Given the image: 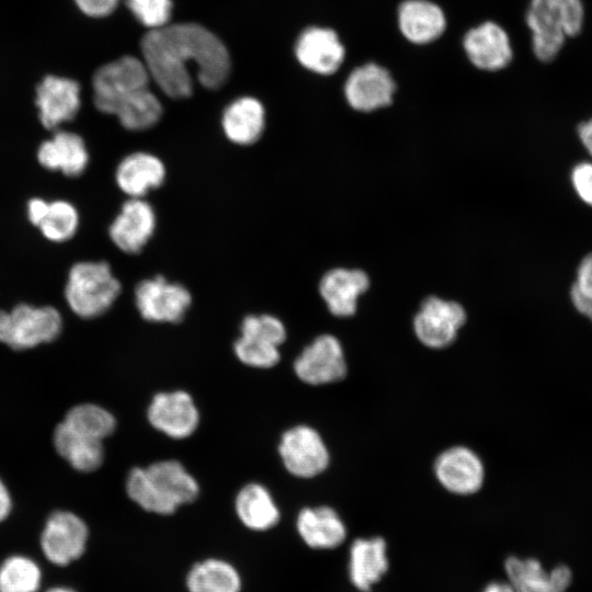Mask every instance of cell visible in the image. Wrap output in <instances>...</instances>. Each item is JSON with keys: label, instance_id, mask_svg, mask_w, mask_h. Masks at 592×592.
I'll return each mask as SVG.
<instances>
[{"label": "cell", "instance_id": "1", "mask_svg": "<svg viewBox=\"0 0 592 592\" xmlns=\"http://www.w3.org/2000/svg\"><path fill=\"white\" fill-rule=\"evenodd\" d=\"M140 48L150 78L172 99L192 94L189 64H195L197 79L207 89L220 88L230 72L227 48L200 24H167L150 30L143 37Z\"/></svg>", "mask_w": 592, "mask_h": 592}, {"label": "cell", "instance_id": "2", "mask_svg": "<svg viewBox=\"0 0 592 592\" xmlns=\"http://www.w3.org/2000/svg\"><path fill=\"white\" fill-rule=\"evenodd\" d=\"M126 492L145 511L170 515L179 506L193 502L200 487L181 463L168 459L132 469L126 480Z\"/></svg>", "mask_w": 592, "mask_h": 592}, {"label": "cell", "instance_id": "3", "mask_svg": "<svg viewBox=\"0 0 592 592\" xmlns=\"http://www.w3.org/2000/svg\"><path fill=\"white\" fill-rule=\"evenodd\" d=\"M584 16L582 0H530L525 23L534 56L543 62L553 61L566 38L580 34Z\"/></svg>", "mask_w": 592, "mask_h": 592}, {"label": "cell", "instance_id": "4", "mask_svg": "<svg viewBox=\"0 0 592 592\" xmlns=\"http://www.w3.org/2000/svg\"><path fill=\"white\" fill-rule=\"evenodd\" d=\"M121 289V283L107 262H77L68 273L65 299L77 316L90 319L107 311Z\"/></svg>", "mask_w": 592, "mask_h": 592}, {"label": "cell", "instance_id": "5", "mask_svg": "<svg viewBox=\"0 0 592 592\" xmlns=\"http://www.w3.org/2000/svg\"><path fill=\"white\" fill-rule=\"evenodd\" d=\"M62 318L52 306L19 304L11 311L0 309V342L13 350H25L54 341Z\"/></svg>", "mask_w": 592, "mask_h": 592}, {"label": "cell", "instance_id": "6", "mask_svg": "<svg viewBox=\"0 0 592 592\" xmlns=\"http://www.w3.org/2000/svg\"><path fill=\"white\" fill-rule=\"evenodd\" d=\"M149 72L145 62L124 56L99 68L92 80L95 107L112 114L128 99L147 89Z\"/></svg>", "mask_w": 592, "mask_h": 592}, {"label": "cell", "instance_id": "7", "mask_svg": "<svg viewBox=\"0 0 592 592\" xmlns=\"http://www.w3.org/2000/svg\"><path fill=\"white\" fill-rule=\"evenodd\" d=\"M396 92L397 82L390 69L374 60L353 67L343 83L348 105L360 113L390 106Z\"/></svg>", "mask_w": 592, "mask_h": 592}, {"label": "cell", "instance_id": "8", "mask_svg": "<svg viewBox=\"0 0 592 592\" xmlns=\"http://www.w3.org/2000/svg\"><path fill=\"white\" fill-rule=\"evenodd\" d=\"M467 61L476 70L498 72L513 60V47L508 31L493 20H485L469 27L462 37Z\"/></svg>", "mask_w": 592, "mask_h": 592}, {"label": "cell", "instance_id": "9", "mask_svg": "<svg viewBox=\"0 0 592 592\" xmlns=\"http://www.w3.org/2000/svg\"><path fill=\"white\" fill-rule=\"evenodd\" d=\"M465 321L466 311L459 303L429 296L413 318V330L425 346L443 349L454 342Z\"/></svg>", "mask_w": 592, "mask_h": 592}, {"label": "cell", "instance_id": "10", "mask_svg": "<svg viewBox=\"0 0 592 592\" xmlns=\"http://www.w3.org/2000/svg\"><path fill=\"white\" fill-rule=\"evenodd\" d=\"M192 303L186 287L155 276L139 282L135 288V304L140 316L152 322H179Z\"/></svg>", "mask_w": 592, "mask_h": 592}, {"label": "cell", "instance_id": "11", "mask_svg": "<svg viewBox=\"0 0 592 592\" xmlns=\"http://www.w3.org/2000/svg\"><path fill=\"white\" fill-rule=\"evenodd\" d=\"M88 538V526L81 517L68 511H56L45 523L41 548L49 562L64 567L84 554Z\"/></svg>", "mask_w": 592, "mask_h": 592}, {"label": "cell", "instance_id": "12", "mask_svg": "<svg viewBox=\"0 0 592 592\" xmlns=\"http://www.w3.org/2000/svg\"><path fill=\"white\" fill-rule=\"evenodd\" d=\"M278 452L287 471L311 478L329 465V452L320 434L308 425H296L283 433Z\"/></svg>", "mask_w": 592, "mask_h": 592}, {"label": "cell", "instance_id": "13", "mask_svg": "<svg viewBox=\"0 0 592 592\" xmlns=\"http://www.w3.org/2000/svg\"><path fill=\"white\" fill-rule=\"evenodd\" d=\"M348 366L340 341L332 334L318 335L294 362L296 376L308 385L342 380Z\"/></svg>", "mask_w": 592, "mask_h": 592}, {"label": "cell", "instance_id": "14", "mask_svg": "<svg viewBox=\"0 0 592 592\" xmlns=\"http://www.w3.org/2000/svg\"><path fill=\"white\" fill-rule=\"evenodd\" d=\"M396 25L409 44L426 46L445 34L448 19L436 1L401 0L396 8Z\"/></svg>", "mask_w": 592, "mask_h": 592}, {"label": "cell", "instance_id": "15", "mask_svg": "<svg viewBox=\"0 0 592 592\" xmlns=\"http://www.w3.org/2000/svg\"><path fill=\"white\" fill-rule=\"evenodd\" d=\"M295 55L307 70L320 76H331L342 67L346 49L335 30L309 26L298 36Z\"/></svg>", "mask_w": 592, "mask_h": 592}, {"label": "cell", "instance_id": "16", "mask_svg": "<svg viewBox=\"0 0 592 592\" xmlns=\"http://www.w3.org/2000/svg\"><path fill=\"white\" fill-rule=\"evenodd\" d=\"M147 417L157 431L175 440L192 435L200 422L193 398L183 390L157 394L148 407Z\"/></svg>", "mask_w": 592, "mask_h": 592}, {"label": "cell", "instance_id": "17", "mask_svg": "<svg viewBox=\"0 0 592 592\" xmlns=\"http://www.w3.org/2000/svg\"><path fill=\"white\" fill-rule=\"evenodd\" d=\"M35 103L42 125L47 129H57L78 114L80 86L69 78L46 76L36 88Z\"/></svg>", "mask_w": 592, "mask_h": 592}, {"label": "cell", "instance_id": "18", "mask_svg": "<svg viewBox=\"0 0 592 592\" xmlns=\"http://www.w3.org/2000/svg\"><path fill=\"white\" fill-rule=\"evenodd\" d=\"M434 473L446 490L460 496L477 492L485 478L481 459L465 446H453L441 453L434 463Z\"/></svg>", "mask_w": 592, "mask_h": 592}, {"label": "cell", "instance_id": "19", "mask_svg": "<svg viewBox=\"0 0 592 592\" xmlns=\"http://www.w3.org/2000/svg\"><path fill=\"white\" fill-rule=\"evenodd\" d=\"M156 214L144 198L126 201L109 227L112 242L123 252L138 253L151 238Z\"/></svg>", "mask_w": 592, "mask_h": 592}, {"label": "cell", "instance_id": "20", "mask_svg": "<svg viewBox=\"0 0 592 592\" xmlns=\"http://www.w3.org/2000/svg\"><path fill=\"white\" fill-rule=\"evenodd\" d=\"M387 543L383 537H361L352 542L348 558V578L360 592H371L388 572Z\"/></svg>", "mask_w": 592, "mask_h": 592}, {"label": "cell", "instance_id": "21", "mask_svg": "<svg viewBox=\"0 0 592 592\" xmlns=\"http://www.w3.org/2000/svg\"><path fill=\"white\" fill-rule=\"evenodd\" d=\"M368 287L369 277L365 271L335 267L320 278L319 294L333 316L351 317L356 312L358 297Z\"/></svg>", "mask_w": 592, "mask_h": 592}, {"label": "cell", "instance_id": "22", "mask_svg": "<svg viewBox=\"0 0 592 592\" xmlns=\"http://www.w3.org/2000/svg\"><path fill=\"white\" fill-rule=\"evenodd\" d=\"M504 572L514 592H566L571 582L568 567L560 565L547 571L535 558L510 556Z\"/></svg>", "mask_w": 592, "mask_h": 592}, {"label": "cell", "instance_id": "23", "mask_svg": "<svg viewBox=\"0 0 592 592\" xmlns=\"http://www.w3.org/2000/svg\"><path fill=\"white\" fill-rule=\"evenodd\" d=\"M39 164L49 171H60L67 177L81 175L89 164V151L83 138L69 130L58 129L39 145Z\"/></svg>", "mask_w": 592, "mask_h": 592}, {"label": "cell", "instance_id": "24", "mask_svg": "<svg viewBox=\"0 0 592 592\" xmlns=\"http://www.w3.org/2000/svg\"><path fill=\"white\" fill-rule=\"evenodd\" d=\"M296 530L306 546L315 550H330L344 543L346 526L332 508H304L296 517Z\"/></svg>", "mask_w": 592, "mask_h": 592}, {"label": "cell", "instance_id": "25", "mask_svg": "<svg viewBox=\"0 0 592 592\" xmlns=\"http://www.w3.org/2000/svg\"><path fill=\"white\" fill-rule=\"evenodd\" d=\"M166 179V167L155 155L136 151L125 156L116 167L117 186L129 198H143L160 186Z\"/></svg>", "mask_w": 592, "mask_h": 592}, {"label": "cell", "instance_id": "26", "mask_svg": "<svg viewBox=\"0 0 592 592\" xmlns=\"http://www.w3.org/2000/svg\"><path fill=\"white\" fill-rule=\"evenodd\" d=\"M221 127L231 143L240 146L254 144L265 127V111L262 103L252 96L236 99L225 109Z\"/></svg>", "mask_w": 592, "mask_h": 592}, {"label": "cell", "instance_id": "27", "mask_svg": "<svg viewBox=\"0 0 592 592\" xmlns=\"http://www.w3.org/2000/svg\"><path fill=\"white\" fill-rule=\"evenodd\" d=\"M238 519L253 532H265L276 526L281 519L270 491L262 485L251 482L242 487L235 500Z\"/></svg>", "mask_w": 592, "mask_h": 592}, {"label": "cell", "instance_id": "28", "mask_svg": "<svg viewBox=\"0 0 592 592\" xmlns=\"http://www.w3.org/2000/svg\"><path fill=\"white\" fill-rule=\"evenodd\" d=\"M187 592H241L242 578L230 561L208 557L191 566L185 576Z\"/></svg>", "mask_w": 592, "mask_h": 592}, {"label": "cell", "instance_id": "29", "mask_svg": "<svg viewBox=\"0 0 592 592\" xmlns=\"http://www.w3.org/2000/svg\"><path fill=\"white\" fill-rule=\"evenodd\" d=\"M53 443L57 453L79 471H93L103 463L102 441L81 436L64 422L56 426Z\"/></svg>", "mask_w": 592, "mask_h": 592}, {"label": "cell", "instance_id": "30", "mask_svg": "<svg viewBox=\"0 0 592 592\" xmlns=\"http://www.w3.org/2000/svg\"><path fill=\"white\" fill-rule=\"evenodd\" d=\"M62 422L77 434L100 441L112 434L116 424L112 413L93 403L75 406Z\"/></svg>", "mask_w": 592, "mask_h": 592}, {"label": "cell", "instance_id": "31", "mask_svg": "<svg viewBox=\"0 0 592 592\" xmlns=\"http://www.w3.org/2000/svg\"><path fill=\"white\" fill-rule=\"evenodd\" d=\"M123 127L145 130L156 125L162 115V105L149 88L125 101L114 113Z\"/></svg>", "mask_w": 592, "mask_h": 592}, {"label": "cell", "instance_id": "32", "mask_svg": "<svg viewBox=\"0 0 592 592\" xmlns=\"http://www.w3.org/2000/svg\"><path fill=\"white\" fill-rule=\"evenodd\" d=\"M42 570L31 558L13 555L0 565V592H38Z\"/></svg>", "mask_w": 592, "mask_h": 592}, {"label": "cell", "instance_id": "33", "mask_svg": "<svg viewBox=\"0 0 592 592\" xmlns=\"http://www.w3.org/2000/svg\"><path fill=\"white\" fill-rule=\"evenodd\" d=\"M79 227V213L67 201L49 202L48 210L37 228L49 241L65 242L71 239Z\"/></svg>", "mask_w": 592, "mask_h": 592}, {"label": "cell", "instance_id": "34", "mask_svg": "<svg viewBox=\"0 0 592 592\" xmlns=\"http://www.w3.org/2000/svg\"><path fill=\"white\" fill-rule=\"evenodd\" d=\"M280 346L251 337L240 335L234 343L236 356L243 364L257 368H271L281 358Z\"/></svg>", "mask_w": 592, "mask_h": 592}, {"label": "cell", "instance_id": "35", "mask_svg": "<svg viewBox=\"0 0 592 592\" xmlns=\"http://www.w3.org/2000/svg\"><path fill=\"white\" fill-rule=\"evenodd\" d=\"M241 335L267 341L281 346L286 339L284 323L272 315L246 316L240 326Z\"/></svg>", "mask_w": 592, "mask_h": 592}, {"label": "cell", "instance_id": "36", "mask_svg": "<svg viewBox=\"0 0 592 592\" xmlns=\"http://www.w3.org/2000/svg\"><path fill=\"white\" fill-rule=\"evenodd\" d=\"M126 2L137 20L150 30L162 27L170 20L171 0H126Z\"/></svg>", "mask_w": 592, "mask_h": 592}, {"label": "cell", "instance_id": "37", "mask_svg": "<svg viewBox=\"0 0 592 592\" xmlns=\"http://www.w3.org/2000/svg\"><path fill=\"white\" fill-rule=\"evenodd\" d=\"M572 186L582 202L592 207V162H580L571 171Z\"/></svg>", "mask_w": 592, "mask_h": 592}, {"label": "cell", "instance_id": "38", "mask_svg": "<svg viewBox=\"0 0 592 592\" xmlns=\"http://www.w3.org/2000/svg\"><path fill=\"white\" fill-rule=\"evenodd\" d=\"M119 0H75L78 8L87 15L102 18L112 13Z\"/></svg>", "mask_w": 592, "mask_h": 592}, {"label": "cell", "instance_id": "39", "mask_svg": "<svg viewBox=\"0 0 592 592\" xmlns=\"http://www.w3.org/2000/svg\"><path fill=\"white\" fill-rule=\"evenodd\" d=\"M571 288L592 295V252L588 253L579 263L577 277Z\"/></svg>", "mask_w": 592, "mask_h": 592}, {"label": "cell", "instance_id": "40", "mask_svg": "<svg viewBox=\"0 0 592 592\" xmlns=\"http://www.w3.org/2000/svg\"><path fill=\"white\" fill-rule=\"evenodd\" d=\"M49 202L41 197H33L27 202V218L33 226H38L48 210Z\"/></svg>", "mask_w": 592, "mask_h": 592}, {"label": "cell", "instance_id": "41", "mask_svg": "<svg viewBox=\"0 0 592 592\" xmlns=\"http://www.w3.org/2000/svg\"><path fill=\"white\" fill-rule=\"evenodd\" d=\"M570 297L574 308L592 322V295L570 289Z\"/></svg>", "mask_w": 592, "mask_h": 592}, {"label": "cell", "instance_id": "42", "mask_svg": "<svg viewBox=\"0 0 592 592\" xmlns=\"http://www.w3.org/2000/svg\"><path fill=\"white\" fill-rule=\"evenodd\" d=\"M578 136L585 150L592 157V117L579 124Z\"/></svg>", "mask_w": 592, "mask_h": 592}, {"label": "cell", "instance_id": "43", "mask_svg": "<svg viewBox=\"0 0 592 592\" xmlns=\"http://www.w3.org/2000/svg\"><path fill=\"white\" fill-rule=\"evenodd\" d=\"M12 508L10 493L0 479V522H2L10 514Z\"/></svg>", "mask_w": 592, "mask_h": 592}, {"label": "cell", "instance_id": "44", "mask_svg": "<svg viewBox=\"0 0 592 592\" xmlns=\"http://www.w3.org/2000/svg\"><path fill=\"white\" fill-rule=\"evenodd\" d=\"M481 592H514L508 582L491 581L485 585Z\"/></svg>", "mask_w": 592, "mask_h": 592}, {"label": "cell", "instance_id": "45", "mask_svg": "<svg viewBox=\"0 0 592 592\" xmlns=\"http://www.w3.org/2000/svg\"><path fill=\"white\" fill-rule=\"evenodd\" d=\"M45 592H77V591L68 587L57 585V587L49 588Z\"/></svg>", "mask_w": 592, "mask_h": 592}]
</instances>
